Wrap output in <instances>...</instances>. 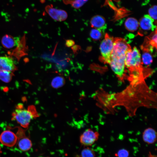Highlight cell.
Listing matches in <instances>:
<instances>
[{
  "label": "cell",
  "mask_w": 157,
  "mask_h": 157,
  "mask_svg": "<svg viewBox=\"0 0 157 157\" xmlns=\"http://www.w3.org/2000/svg\"><path fill=\"white\" fill-rule=\"evenodd\" d=\"M13 75V72L6 71H0V80L5 83H8L11 80Z\"/></svg>",
  "instance_id": "obj_20"
},
{
  "label": "cell",
  "mask_w": 157,
  "mask_h": 157,
  "mask_svg": "<svg viewBox=\"0 0 157 157\" xmlns=\"http://www.w3.org/2000/svg\"><path fill=\"white\" fill-rule=\"evenodd\" d=\"M154 21L148 15H145L140 19L139 25L140 29L143 31H153L156 28L154 24Z\"/></svg>",
  "instance_id": "obj_14"
},
{
  "label": "cell",
  "mask_w": 157,
  "mask_h": 157,
  "mask_svg": "<svg viewBox=\"0 0 157 157\" xmlns=\"http://www.w3.org/2000/svg\"><path fill=\"white\" fill-rule=\"evenodd\" d=\"M105 102L108 109L117 106H122L125 108L129 115L133 116L140 107L156 108V93L143 82L131 84L119 93H107Z\"/></svg>",
  "instance_id": "obj_1"
},
{
  "label": "cell",
  "mask_w": 157,
  "mask_h": 157,
  "mask_svg": "<svg viewBox=\"0 0 157 157\" xmlns=\"http://www.w3.org/2000/svg\"><path fill=\"white\" fill-rule=\"evenodd\" d=\"M125 66L131 72L130 80H140L143 79L140 74L142 68L141 55L136 47L131 49L126 53L125 58Z\"/></svg>",
  "instance_id": "obj_2"
},
{
  "label": "cell",
  "mask_w": 157,
  "mask_h": 157,
  "mask_svg": "<svg viewBox=\"0 0 157 157\" xmlns=\"http://www.w3.org/2000/svg\"><path fill=\"white\" fill-rule=\"evenodd\" d=\"M45 10L49 15L53 19L62 21L65 20L68 15L64 10L57 9L53 7L52 5H48L45 8Z\"/></svg>",
  "instance_id": "obj_10"
},
{
  "label": "cell",
  "mask_w": 157,
  "mask_h": 157,
  "mask_svg": "<svg viewBox=\"0 0 157 157\" xmlns=\"http://www.w3.org/2000/svg\"><path fill=\"white\" fill-rule=\"evenodd\" d=\"M65 83L64 78L61 76H57L54 77L51 82V85L54 88H58L63 86Z\"/></svg>",
  "instance_id": "obj_17"
},
{
  "label": "cell",
  "mask_w": 157,
  "mask_h": 157,
  "mask_svg": "<svg viewBox=\"0 0 157 157\" xmlns=\"http://www.w3.org/2000/svg\"><path fill=\"white\" fill-rule=\"evenodd\" d=\"M66 4H70L73 8L78 9L81 7L86 2L85 0H63Z\"/></svg>",
  "instance_id": "obj_19"
},
{
  "label": "cell",
  "mask_w": 157,
  "mask_h": 157,
  "mask_svg": "<svg viewBox=\"0 0 157 157\" xmlns=\"http://www.w3.org/2000/svg\"><path fill=\"white\" fill-rule=\"evenodd\" d=\"M114 0L115 1H119L120 0Z\"/></svg>",
  "instance_id": "obj_26"
},
{
  "label": "cell",
  "mask_w": 157,
  "mask_h": 157,
  "mask_svg": "<svg viewBox=\"0 0 157 157\" xmlns=\"http://www.w3.org/2000/svg\"><path fill=\"white\" fill-rule=\"evenodd\" d=\"M17 133V143L18 148L22 151H28L32 146L31 140L26 136L24 131L22 129L18 130Z\"/></svg>",
  "instance_id": "obj_8"
},
{
  "label": "cell",
  "mask_w": 157,
  "mask_h": 157,
  "mask_svg": "<svg viewBox=\"0 0 157 157\" xmlns=\"http://www.w3.org/2000/svg\"><path fill=\"white\" fill-rule=\"evenodd\" d=\"M20 42V40L18 38L14 37L8 35H4L1 40V43L3 47L8 49L17 47Z\"/></svg>",
  "instance_id": "obj_12"
},
{
  "label": "cell",
  "mask_w": 157,
  "mask_h": 157,
  "mask_svg": "<svg viewBox=\"0 0 157 157\" xmlns=\"http://www.w3.org/2000/svg\"><path fill=\"white\" fill-rule=\"evenodd\" d=\"M1 146L0 145V151H1Z\"/></svg>",
  "instance_id": "obj_27"
},
{
  "label": "cell",
  "mask_w": 157,
  "mask_h": 157,
  "mask_svg": "<svg viewBox=\"0 0 157 157\" xmlns=\"http://www.w3.org/2000/svg\"><path fill=\"white\" fill-rule=\"evenodd\" d=\"M81 156V157H95V155L94 151L88 147L83 149Z\"/></svg>",
  "instance_id": "obj_22"
},
{
  "label": "cell",
  "mask_w": 157,
  "mask_h": 157,
  "mask_svg": "<svg viewBox=\"0 0 157 157\" xmlns=\"http://www.w3.org/2000/svg\"><path fill=\"white\" fill-rule=\"evenodd\" d=\"M125 56L111 55L109 63L111 68L120 80L123 81L125 73Z\"/></svg>",
  "instance_id": "obj_4"
},
{
  "label": "cell",
  "mask_w": 157,
  "mask_h": 157,
  "mask_svg": "<svg viewBox=\"0 0 157 157\" xmlns=\"http://www.w3.org/2000/svg\"><path fill=\"white\" fill-rule=\"evenodd\" d=\"M17 141V135L9 130L3 131L0 135V142L3 145L8 147H12L16 144Z\"/></svg>",
  "instance_id": "obj_9"
},
{
  "label": "cell",
  "mask_w": 157,
  "mask_h": 157,
  "mask_svg": "<svg viewBox=\"0 0 157 157\" xmlns=\"http://www.w3.org/2000/svg\"><path fill=\"white\" fill-rule=\"evenodd\" d=\"M75 44L74 42L72 40H68L66 41L65 44L67 47H70L73 46Z\"/></svg>",
  "instance_id": "obj_25"
},
{
  "label": "cell",
  "mask_w": 157,
  "mask_h": 157,
  "mask_svg": "<svg viewBox=\"0 0 157 157\" xmlns=\"http://www.w3.org/2000/svg\"><path fill=\"white\" fill-rule=\"evenodd\" d=\"M148 15L154 21L156 22L157 19V6L154 5L148 10Z\"/></svg>",
  "instance_id": "obj_23"
},
{
  "label": "cell",
  "mask_w": 157,
  "mask_h": 157,
  "mask_svg": "<svg viewBox=\"0 0 157 157\" xmlns=\"http://www.w3.org/2000/svg\"><path fill=\"white\" fill-rule=\"evenodd\" d=\"M124 26L127 30L134 32L136 31L139 27V22L133 17H129L126 20Z\"/></svg>",
  "instance_id": "obj_16"
},
{
  "label": "cell",
  "mask_w": 157,
  "mask_h": 157,
  "mask_svg": "<svg viewBox=\"0 0 157 157\" xmlns=\"http://www.w3.org/2000/svg\"><path fill=\"white\" fill-rule=\"evenodd\" d=\"M92 27L98 29L103 32L107 27L105 18L102 16L97 15L93 16L90 20Z\"/></svg>",
  "instance_id": "obj_13"
},
{
  "label": "cell",
  "mask_w": 157,
  "mask_h": 157,
  "mask_svg": "<svg viewBox=\"0 0 157 157\" xmlns=\"http://www.w3.org/2000/svg\"><path fill=\"white\" fill-rule=\"evenodd\" d=\"M114 41V38L107 33L100 44V49L101 58L104 63L108 64L110 63Z\"/></svg>",
  "instance_id": "obj_5"
},
{
  "label": "cell",
  "mask_w": 157,
  "mask_h": 157,
  "mask_svg": "<svg viewBox=\"0 0 157 157\" xmlns=\"http://www.w3.org/2000/svg\"><path fill=\"white\" fill-rule=\"evenodd\" d=\"M142 138L144 142L148 144L155 142L157 140V133L153 128L149 127L144 130L142 133Z\"/></svg>",
  "instance_id": "obj_15"
},
{
  "label": "cell",
  "mask_w": 157,
  "mask_h": 157,
  "mask_svg": "<svg viewBox=\"0 0 157 157\" xmlns=\"http://www.w3.org/2000/svg\"><path fill=\"white\" fill-rule=\"evenodd\" d=\"M143 51L142 56V62L145 65L148 66L152 62V55L150 53L151 52L146 50H143Z\"/></svg>",
  "instance_id": "obj_18"
},
{
  "label": "cell",
  "mask_w": 157,
  "mask_h": 157,
  "mask_svg": "<svg viewBox=\"0 0 157 157\" xmlns=\"http://www.w3.org/2000/svg\"><path fill=\"white\" fill-rule=\"evenodd\" d=\"M39 116L35 107L30 105L27 109L24 108L22 104H19L16 106L12 114V119L17 122L22 127L27 128L33 119Z\"/></svg>",
  "instance_id": "obj_3"
},
{
  "label": "cell",
  "mask_w": 157,
  "mask_h": 157,
  "mask_svg": "<svg viewBox=\"0 0 157 157\" xmlns=\"http://www.w3.org/2000/svg\"><path fill=\"white\" fill-rule=\"evenodd\" d=\"M129 154V151L124 149L119 150L117 153L118 157H128Z\"/></svg>",
  "instance_id": "obj_24"
},
{
  "label": "cell",
  "mask_w": 157,
  "mask_h": 157,
  "mask_svg": "<svg viewBox=\"0 0 157 157\" xmlns=\"http://www.w3.org/2000/svg\"><path fill=\"white\" fill-rule=\"evenodd\" d=\"M17 67L13 59L9 56H0V71H6L13 72Z\"/></svg>",
  "instance_id": "obj_11"
},
{
  "label": "cell",
  "mask_w": 157,
  "mask_h": 157,
  "mask_svg": "<svg viewBox=\"0 0 157 157\" xmlns=\"http://www.w3.org/2000/svg\"><path fill=\"white\" fill-rule=\"evenodd\" d=\"M90 35L92 39L98 40L102 37V32L98 29L94 28L91 30Z\"/></svg>",
  "instance_id": "obj_21"
},
{
  "label": "cell",
  "mask_w": 157,
  "mask_h": 157,
  "mask_svg": "<svg viewBox=\"0 0 157 157\" xmlns=\"http://www.w3.org/2000/svg\"><path fill=\"white\" fill-rule=\"evenodd\" d=\"M131 49V47L124 39L121 38H114L111 54L125 55L126 52Z\"/></svg>",
  "instance_id": "obj_7"
},
{
  "label": "cell",
  "mask_w": 157,
  "mask_h": 157,
  "mask_svg": "<svg viewBox=\"0 0 157 157\" xmlns=\"http://www.w3.org/2000/svg\"><path fill=\"white\" fill-rule=\"evenodd\" d=\"M99 136L98 132L90 129H87L80 135V142L83 145L91 146L98 140Z\"/></svg>",
  "instance_id": "obj_6"
}]
</instances>
